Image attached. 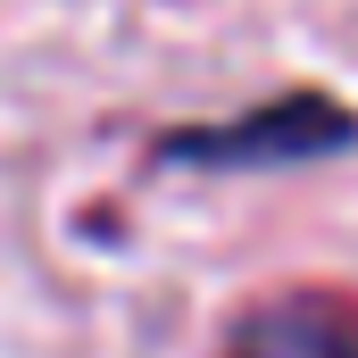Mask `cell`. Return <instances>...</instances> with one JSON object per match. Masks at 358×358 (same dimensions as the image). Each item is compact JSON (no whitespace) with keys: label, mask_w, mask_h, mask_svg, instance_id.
I'll return each instance as SVG.
<instances>
[{"label":"cell","mask_w":358,"mask_h":358,"mask_svg":"<svg viewBox=\"0 0 358 358\" xmlns=\"http://www.w3.org/2000/svg\"><path fill=\"white\" fill-rule=\"evenodd\" d=\"M358 125L342 100L325 92H283L267 108L234 117V125H183V134H159V159L176 167H300V159H325L342 150Z\"/></svg>","instance_id":"1"},{"label":"cell","mask_w":358,"mask_h":358,"mask_svg":"<svg viewBox=\"0 0 358 358\" xmlns=\"http://www.w3.org/2000/svg\"><path fill=\"white\" fill-rule=\"evenodd\" d=\"M217 358H358V292L350 283H283L234 308Z\"/></svg>","instance_id":"2"}]
</instances>
